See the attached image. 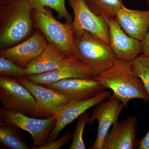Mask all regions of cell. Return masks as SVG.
<instances>
[{"mask_svg":"<svg viewBox=\"0 0 149 149\" xmlns=\"http://www.w3.org/2000/svg\"><path fill=\"white\" fill-rule=\"evenodd\" d=\"M90 113L87 112L81 115L78 118L72 136V141L69 149H85L83 133L85 125L88 123Z\"/></svg>","mask_w":149,"mask_h":149,"instance_id":"cell-22","label":"cell"},{"mask_svg":"<svg viewBox=\"0 0 149 149\" xmlns=\"http://www.w3.org/2000/svg\"><path fill=\"white\" fill-rule=\"evenodd\" d=\"M47 44L42 33L36 29L26 40L1 51L0 57L9 60L19 66L24 68L27 63L42 52Z\"/></svg>","mask_w":149,"mask_h":149,"instance_id":"cell-12","label":"cell"},{"mask_svg":"<svg viewBox=\"0 0 149 149\" xmlns=\"http://www.w3.org/2000/svg\"><path fill=\"white\" fill-rule=\"evenodd\" d=\"M94 76V72L90 67L75 56H70L54 70L42 74L27 75L25 78L33 83L46 85L64 79H91Z\"/></svg>","mask_w":149,"mask_h":149,"instance_id":"cell-9","label":"cell"},{"mask_svg":"<svg viewBox=\"0 0 149 149\" xmlns=\"http://www.w3.org/2000/svg\"><path fill=\"white\" fill-rule=\"evenodd\" d=\"M95 107L87 123L91 125L95 120L98 123L96 140L90 149H103L104 140L110 128L117 122L124 107L120 100L113 95L106 102H101Z\"/></svg>","mask_w":149,"mask_h":149,"instance_id":"cell-10","label":"cell"},{"mask_svg":"<svg viewBox=\"0 0 149 149\" xmlns=\"http://www.w3.org/2000/svg\"><path fill=\"white\" fill-rule=\"evenodd\" d=\"M35 97L37 109L34 117H56L61 110L73 101L58 91L29 81L25 77L17 79Z\"/></svg>","mask_w":149,"mask_h":149,"instance_id":"cell-7","label":"cell"},{"mask_svg":"<svg viewBox=\"0 0 149 149\" xmlns=\"http://www.w3.org/2000/svg\"><path fill=\"white\" fill-rule=\"evenodd\" d=\"M131 70L142 81L149 98V55L142 54L130 62Z\"/></svg>","mask_w":149,"mask_h":149,"instance_id":"cell-21","label":"cell"},{"mask_svg":"<svg viewBox=\"0 0 149 149\" xmlns=\"http://www.w3.org/2000/svg\"><path fill=\"white\" fill-rule=\"evenodd\" d=\"M32 11L28 0L0 1L1 51L28 38L34 27Z\"/></svg>","mask_w":149,"mask_h":149,"instance_id":"cell-1","label":"cell"},{"mask_svg":"<svg viewBox=\"0 0 149 149\" xmlns=\"http://www.w3.org/2000/svg\"><path fill=\"white\" fill-rule=\"evenodd\" d=\"M73 133L68 130L63 136L58 140L47 143L42 146L38 147L36 149H59L68 143V142L72 138Z\"/></svg>","mask_w":149,"mask_h":149,"instance_id":"cell-24","label":"cell"},{"mask_svg":"<svg viewBox=\"0 0 149 149\" xmlns=\"http://www.w3.org/2000/svg\"><path fill=\"white\" fill-rule=\"evenodd\" d=\"M67 56L48 43L44 50L24 67L27 75L39 74L56 68Z\"/></svg>","mask_w":149,"mask_h":149,"instance_id":"cell-17","label":"cell"},{"mask_svg":"<svg viewBox=\"0 0 149 149\" xmlns=\"http://www.w3.org/2000/svg\"><path fill=\"white\" fill-rule=\"evenodd\" d=\"M137 122V116L133 115L113 124L104 140L103 149L138 148Z\"/></svg>","mask_w":149,"mask_h":149,"instance_id":"cell-15","label":"cell"},{"mask_svg":"<svg viewBox=\"0 0 149 149\" xmlns=\"http://www.w3.org/2000/svg\"><path fill=\"white\" fill-rule=\"evenodd\" d=\"M0 120L28 132L33 140L31 149H36L47 143L49 135L56 122V117H31L2 107L0 109Z\"/></svg>","mask_w":149,"mask_h":149,"instance_id":"cell-5","label":"cell"},{"mask_svg":"<svg viewBox=\"0 0 149 149\" xmlns=\"http://www.w3.org/2000/svg\"><path fill=\"white\" fill-rule=\"evenodd\" d=\"M0 101L4 108L31 117L37 109L35 97L14 77H0Z\"/></svg>","mask_w":149,"mask_h":149,"instance_id":"cell-6","label":"cell"},{"mask_svg":"<svg viewBox=\"0 0 149 149\" xmlns=\"http://www.w3.org/2000/svg\"><path fill=\"white\" fill-rule=\"evenodd\" d=\"M93 79L111 89L113 95L122 103L124 108L133 99L149 102L148 96L140 78L131 70L130 63L116 59L112 64Z\"/></svg>","mask_w":149,"mask_h":149,"instance_id":"cell-2","label":"cell"},{"mask_svg":"<svg viewBox=\"0 0 149 149\" xmlns=\"http://www.w3.org/2000/svg\"><path fill=\"white\" fill-rule=\"evenodd\" d=\"M42 85L59 92L72 101L85 100L92 98L106 89L93 78L64 79Z\"/></svg>","mask_w":149,"mask_h":149,"instance_id":"cell-14","label":"cell"},{"mask_svg":"<svg viewBox=\"0 0 149 149\" xmlns=\"http://www.w3.org/2000/svg\"><path fill=\"white\" fill-rule=\"evenodd\" d=\"M91 10L96 15L115 17L123 5L124 0H85Z\"/></svg>","mask_w":149,"mask_h":149,"instance_id":"cell-20","label":"cell"},{"mask_svg":"<svg viewBox=\"0 0 149 149\" xmlns=\"http://www.w3.org/2000/svg\"><path fill=\"white\" fill-rule=\"evenodd\" d=\"M146 2L149 7V0H146ZM148 11L149 13V9ZM142 43H143V54L147 55H149V28L146 37Z\"/></svg>","mask_w":149,"mask_h":149,"instance_id":"cell-26","label":"cell"},{"mask_svg":"<svg viewBox=\"0 0 149 149\" xmlns=\"http://www.w3.org/2000/svg\"><path fill=\"white\" fill-rule=\"evenodd\" d=\"M111 94V91L104 90L92 98L85 100L73 101L63 108L56 116V122L49 135L47 143L55 141L67 125L79 118L89 109L109 98Z\"/></svg>","mask_w":149,"mask_h":149,"instance_id":"cell-13","label":"cell"},{"mask_svg":"<svg viewBox=\"0 0 149 149\" xmlns=\"http://www.w3.org/2000/svg\"><path fill=\"white\" fill-rule=\"evenodd\" d=\"M103 16L109 29V46L116 59L130 63L143 53L142 42L126 34L114 17Z\"/></svg>","mask_w":149,"mask_h":149,"instance_id":"cell-11","label":"cell"},{"mask_svg":"<svg viewBox=\"0 0 149 149\" xmlns=\"http://www.w3.org/2000/svg\"><path fill=\"white\" fill-rule=\"evenodd\" d=\"M138 149H149V130L146 136L139 141Z\"/></svg>","mask_w":149,"mask_h":149,"instance_id":"cell-25","label":"cell"},{"mask_svg":"<svg viewBox=\"0 0 149 149\" xmlns=\"http://www.w3.org/2000/svg\"><path fill=\"white\" fill-rule=\"evenodd\" d=\"M34 10L43 11L46 7L54 10L59 19L64 18L66 22L72 23V17L65 7V0H28Z\"/></svg>","mask_w":149,"mask_h":149,"instance_id":"cell-19","label":"cell"},{"mask_svg":"<svg viewBox=\"0 0 149 149\" xmlns=\"http://www.w3.org/2000/svg\"><path fill=\"white\" fill-rule=\"evenodd\" d=\"M34 27L42 33L48 43H50L67 56H74V32L72 23L63 24L54 17L48 9L43 11L33 9Z\"/></svg>","mask_w":149,"mask_h":149,"instance_id":"cell-4","label":"cell"},{"mask_svg":"<svg viewBox=\"0 0 149 149\" xmlns=\"http://www.w3.org/2000/svg\"><path fill=\"white\" fill-rule=\"evenodd\" d=\"M0 146L2 149H31L22 139L19 128L1 121Z\"/></svg>","mask_w":149,"mask_h":149,"instance_id":"cell-18","label":"cell"},{"mask_svg":"<svg viewBox=\"0 0 149 149\" xmlns=\"http://www.w3.org/2000/svg\"><path fill=\"white\" fill-rule=\"evenodd\" d=\"M25 68L20 67L9 60L0 57V77L19 79L27 77Z\"/></svg>","mask_w":149,"mask_h":149,"instance_id":"cell-23","label":"cell"},{"mask_svg":"<svg viewBox=\"0 0 149 149\" xmlns=\"http://www.w3.org/2000/svg\"><path fill=\"white\" fill-rule=\"evenodd\" d=\"M3 1V0H0V1Z\"/></svg>","mask_w":149,"mask_h":149,"instance_id":"cell-27","label":"cell"},{"mask_svg":"<svg viewBox=\"0 0 149 149\" xmlns=\"http://www.w3.org/2000/svg\"><path fill=\"white\" fill-rule=\"evenodd\" d=\"M74 56L91 68L95 76L116 59L109 45L86 30L74 32Z\"/></svg>","mask_w":149,"mask_h":149,"instance_id":"cell-3","label":"cell"},{"mask_svg":"<svg viewBox=\"0 0 149 149\" xmlns=\"http://www.w3.org/2000/svg\"><path fill=\"white\" fill-rule=\"evenodd\" d=\"M114 18L126 34L143 42L149 28L148 10H130L123 5Z\"/></svg>","mask_w":149,"mask_h":149,"instance_id":"cell-16","label":"cell"},{"mask_svg":"<svg viewBox=\"0 0 149 149\" xmlns=\"http://www.w3.org/2000/svg\"><path fill=\"white\" fill-rule=\"evenodd\" d=\"M74 13L73 32L86 30L109 45V29L103 16L96 15L85 0H68Z\"/></svg>","mask_w":149,"mask_h":149,"instance_id":"cell-8","label":"cell"}]
</instances>
